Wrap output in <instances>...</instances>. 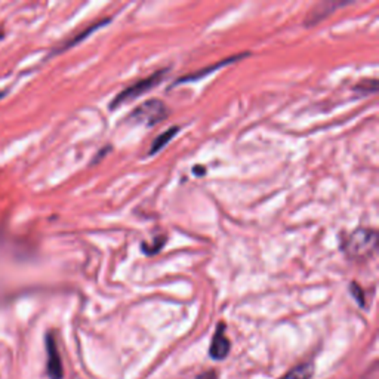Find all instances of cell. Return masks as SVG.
Returning a JSON list of instances; mask_svg holds the SVG:
<instances>
[{
    "label": "cell",
    "instance_id": "1",
    "mask_svg": "<svg viewBox=\"0 0 379 379\" xmlns=\"http://www.w3.org/2000/svg\"><path fill=\"white\" fill-rule=\"evenodd\" d=\"M378 246V233L371 228H357L348 236L342 245L345 255L354 261L371 258Z\"/></svg>",
    "mask_w": 379,
    "mask_h": 379
},
{
    "label": "cell",
    "instance_id": "2",
    "mask_svg": "<svg viewBox=\"0 0 379 379\" xmlns=\"http://www.w3.org/2000/svg\"><path fill=\"white\" fill-rule=\"evenodd\" d=\"M168 116H169L168 105L161 101V99L153 98L135 108V110L126 117V120L135 125H144L151 128V126H156L160 122H164Z\"/></svg>",
    "mask_w": 379,
    "mask_h": 379
},
{
    "label": "cell",
    "instance_id": "3",
    "mask_svg": "<svg viewBox=\"0 0 379 379\" xmlns=\"http://www.w3.org/2000/svg\"><path fill=\"white\" fill-rule=\"evenodd\" d=\"M168 71L169 68H161V70H157L155 71V73L150 75L146 79H141L138 80V82H135L133 85L128 86L126 89H123L122 92L117 94L114 96V99L112 101L110 104V108L112 110H114L116 107H119L125 103H128V101H132V99H137L140 98L141 95L144 94H147L148 91H151L153 88H156L161 83V80L165 79V76L168 75Z\"/></svg>",
    "mask_w": 379,
    "mask_h": 379
},
{
    "label": "cell",
    "instance_id": "4",
    "mask_svg": "<svg viewBox=\"0 0 379 379\" xmlns=\"http://www.w3.org/2000/svg\"><path fill=\"white\" fill-rule=\"evenodd\" d=\"M231 348V342L225 335V324L220 323L218 329H216L215 335L212 338L211 347H209V356L213 360H224L225 357L228 356Z\"/></svg>",
    "mask_w": 379,
    "mask_h": 379
},
{
    "label": "cell",
    "instance_id": "5",
    "mask_svg": "<svg viewBox=\"0 0 379 379\" xmlns=\"http://www.w3.org/2000/svg\"><path fill=\"white\" fill-rule=\"evenodd\" d=\"M347 5H351V2H322V3H317L309 14H306L304 25L305 27L315 25L317 23L323 21L324 18H328L330 14H333L335 9L347 6Z\"/></svg>",
    "mask_w": 379,
    "mask_h": 379
},
{
    "label": "cell",
    "instance_id": "6",
    "mask_svg": "<svg viewBox=\"0 0 379 379\" xmlns=\"http://www.w3.org/2000/svg\"><path fill=\"white\" fill-rule=\"evenodd\" d=\"M248 55H249V53L245 52V53H241V55H234V57L224 58L222 61L215 62V64H212V66H209V67H206V68H203V70H198V71H196V73H193V75H187V76L181 77L179 80H177V83H175V85L185 83V82H194V80L203 79V77H206V76H209L211 73H213L215 70H218V68H221V67H227V66L233 64V62H236V61H239L240 58L248 57Z\"/></svg>",
    "mask_w": 379,
    "mask_h": 379
},
{
    "label": "cell",
    "instance_id": "7",
    "mask_svg": "<svg viewBox=\"0 0 379 379\" xmlns=\"http://www.w3.org/2000/svg\"><path fill=\"white\" fill-rule=\"evenodd\" d=\"M47 350H48V375L51 379L62 378V365L61 357L57 348V342L52 335L47 337Z\"/></svg>",
    "mask_w": 379,
    "mask_h": 379
},
{
    "label": "cell",
    "instance_id": "8",
    "mask_svg": "<svg viewBox=\"0 0 379 379\" xmlns=\"http://www.w3.org/2000/svg\"><path fill=\"white\" fill-rule=\"evenodd\" d=\"M112 20H110V18H107V20H101V21H96V23H94L92 25H89V27H86V29L83 30V31H80V33H77L76 36H75V38L73 39H70L67 43H64V44H62V48H61V51H66V49H70L71 47H75V44H77V43H80V42H82V40H85L86 38H88V36H91L94 31H96V30H99V29H103V27L104 25H107L108 23H110Z\"/></svg>",
    "mask_w": 379,
    "mask_h": 379
},
{
    "label": "cell",
    "instance_id": "9",
    "mask_svg": "<svg viewBox=\"0 0 379 379\" xmlns=\"http://www.w3.org/2000/svg\"><path fill=\"white\" fill-rule=\"evenodd\" d=\"M178 132H179L178 126H172V128H169V129L165 131L164 133H160L159 137H157L155 141H153L151 147H150V150H148V156L156 155V153H159L161 148L166 147V144H169V141L172 140Z\"/></svg>",
    "mask_w": 379,
    "mask_h": 379
},
{
    "label": "cell",
    "instance_id": "10",
    "mask_svg": "<svg viewBox=\"0 0 379 379\" xmlns=\"http://www.w3.org/2000/svg\"><path fill=\"white\" fill-rule=\"evenodd\" d=\"M313 375H314V365L306 362V363H302L300 366L293 367L291 372L286 374L280 379H311Z\"/></svg>",
    "mask_w": 379,
    "mask_h": 379
},
{
    "label": "cell",
    "instance_id": "11",
    "mask_svg": "<svg viewBox=\"0 0 379 379\" xmlns=\"http://www.w3.org/2000/svg\"><path fill=\"white\" fill-rule=\"evenodd\" d=\"M353 91L360 92L363 95H369V94H375L378 91V82L374 80H363V82H360L358 85H356L353 88Z\"/></svg>",
    "mask_w": 379,
    "mask_h": 379
},
{
    "label": "cell",
    "instance_id": "12",
    "mask_svg": "<svg viewBox=\"0 0 379 379\" xmlns=\"http://www.w3.org/2000/svg\"><path fill=\"white\" fill-rule=\"evenodd\" d=\"M350 291H351V293H353V296L356 298V300H357V302L363 306L365 305V293L362 291V287H360L356 282H353V283H351V286H350Z\"/></svg>",
    "mask_w": 379,
    "mask_h": 379
},
{
    "label": "cell",
    "instance_id": "13",
    "mask_svg": "<svg viewBox=\"0 0 379 379\" xmlns=\"http://www.w3.org/2000/svg\"><path fill=\"white\" fill-rule=\"evenodd\" d=\"M215 378H216L215 372H207V374H205L202 376H198L197 379H215Z\"/></svg>",
    "mask_w": 379,
    "mask_h": 379
},
{
    "label": "cell",
    "instance_id": "14",
    "mask_svg": "<svg viewBox=\"0 0 379 379\" xmlns=\"http://www.w3.org/2000/svg\"><path fill=\"white\" fill-rule=\"evenodd\" d=\"M194 174L196 175H198V177H200V175H205L206 174V169L205 168H194Z\"/></svg>",
    "mask_w": 379,
    "mask_h": 379
}]
</instances>
